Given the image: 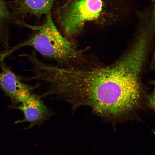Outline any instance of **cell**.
<instances>
[{
	"mask_svg": "<svg viewBox=\"0 0 155 155\" xmlns=\"http://www.w3.org/2000/svg\"><path fill=\"white\" fill-rule=\"evenodd\" d=\"M146 53L135 45L112 66L69 69L64 85L67 102L74 109L88 106L105 117H117L134 110L142 98L139 75Z\"/></svg>",
	"mask_w": 155,
	"mask_h": 155,
	"instance_id": "1",
	"label": "cell"
},
{
	"mask_svg": "<svg viewBox=\"0 0 155 155\" xmlns=\"http://www.w3.org/2000/svg\"><path fill=\"white\" fill-rule=\"evenodd\" d=\"M54 0H17L20 12L40 16L49 13Z\"/></svg>",
	"mask_w": 155,
	"mask_h": 155,
	"instance_id": "6",
	"label": "cell"
},
{
	"mask_svg": "<svg viewBox=\"0 0 155 155\" xmlns=\"http://www.w3.org/2000/svg\"><path fill=\"white\" fill-rule=\"evenodd\" d=\"M148 105L151 108H154V94H151L148 98Z\"/></svg>",
	"mask_w": 155,
	"mask_h": 155,
	"instance_id": "7",
	"label": "cell"
},
{
	"mask_svg": "<svg viewBox=\"0 0 155 155\" xmlns=\"http://www.w3.org/2000/svg\"><path fill=\"white\" fill-rule=\"evenodd\" d=\"M104 0H68L59 11V22L67 38L72 40L85 23L99 19L105 8Z\"/></svg>",
	"mask_w": 155,
	"mask_h": 155,
	"instance_id": "3",
	"label": "cell"
},
{
	"mask_svg": "<svg viewBox=\"0 0 155 155\" xmlns=\"http://www.w3.org/2000/svg\"><path fill=\"white\" fill-rule=\"evenodd\" d=\"M38 31L26 41L9 49L10 54L24 46L32 47L47 58L56 62L60 67L69 68L84 67L91 65L87 55V48H80L77 43L59 31L52 20L47 14Z\"/></svg>",
	"mask_w": 155,
	"mask_h": 155,
	"instance_id": "2",
	"label": "cell"
},
{
	"mask_svg": "<svg viewBox=\"0 0 155 155\" xmlns=\"http://www.w3.org/2000/svg\"><path fill=\"white\" fill-rule=\"evenodd\" d=\"M41 97L39 95L31 94L16 107L20 110L24 116L23 119L16 121V123L28 122L30 124L28 128H31L42 124L52 115L51 111L45 105Z\"/></svg>",
	"mask_w": 155,
	"mask_h": 155,
	"instance_id": "5",
	"label": "cell"
},
{
	"mask_svg": "<svg viewBox=\"0 0 155 155\" xmlns=\"http://www.w3.org/2000/svg\"><path fill=\"white\" fill-rule=\"evenodd\" d=\"M2 61H0V88L11 99L13 103H21L31 94L34 87L22 82Z\"/></svg>",
	"mask_w": 155,
	"mask_h": 155,
	"instance_id": "4",
	"label": "cell"
}]
</instances>
